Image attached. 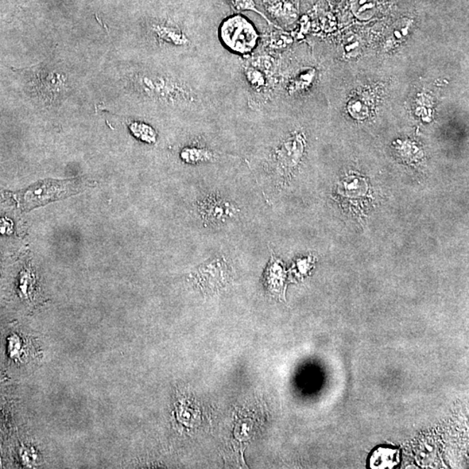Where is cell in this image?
Segmentation results:
<instances>
[{"mask_svg":"<svg viewBox=\"0 0 469 469\" xmlns=\"http://www.w3.org/2000/svg\"><path fill=\"white\" fill-rule=\"evenodd\" d=\"M263 5L271 15L277 18L296 17L297 9L289 0H263Z\"/></svg>","mask_w":469,"mask_h":469,"instance_id":"cell-10","label":"cell"},{"mask_svg":"<svg viewBox=\"0 0 469 469\" xmlns=\"http://www.w3.org/2000/svg\"><path fill=\"white\" fill-rule=\"evenodd\" d=\"M79 180H44L31 185L19 194V202L26 211L65 199L87 188Z\"/></svg>","mask_w":469,"mask_h":469,"instance_id":"cell-2","label":"cell"},{"mask_svg":"<svg viewBox=\"0 0 469 469\" xmlns=\"http://www.w3.org/2000/svg\"><path fill=\"white\" fill-rule=\"evenodd\" d=\"M180 158L186 164L196 165L214 160L216 154L205 147L192 145L184 147L181 151Z\"/></svg>","mask_w":469,"mask_h":469,"instance_id":"cell-8","label":"cell"},{"mask_svg":"<svg viewBox=\"0 0 469 469\" xmlns=\"http://www.w3.org/2000/svg\"><path fill=\"white\" fill-rule=\"evenodd\" d=\"M219 36L228 50L238 54H249L257 48L259 35L253 23L242 14H234L224 19Z\"/></svg>","mask_w":469,"mask_h":469,"instance_id":"cell-3","label":"cell"},{"mask_svg":"<svg viewBox=\"0 0 469 469\" xmlns=\"http://www.w3.org/2000/svg\"><path fill=\"white\" fill-rule=\"evenodd\" d=\"M302 143L304 142L299 136H296L282 143L276 153L277 165L282 170L292 169L299 162L302 150H304V143Z\"/></svg>","mask_w":469,"mask_h":469,"instance_id":"cell-7","label":"cell"},{"mask_svg":"<svg viewBox=\"0 0 469 469\" xmlns=\"http://www.w3.org/2000/svg\"><path fill=\"white\" fill-rule=\"evenodd\" d=\"M153 32L162 43L175 48H188L192 44L186 30L172 21L155 23Z\"/></svg>","mask_w":469,"mask_h":469,"instance_id":"cell-6","label":"cell"},{"mask_svg":"<svg viewBox=\"0 0 469 469\" xmlns=\"http://www.w3.org/2000/svg\"><path fill=\"white\" fill-rule=\"evenodd\" d=\"M398 460L399 456L397 451L381 448L372 456L370 465L373 468H391L398 463Z\"/></svg>","mask_w":469,"mask_h":469,"instance_id":"cell-11","label":"cell"},{"mask_svg":"<svg viewBox=\"0 0 469 469\" xmlns=\"http://www.w3.org/2000/svg\"><path fill=\"white\" fill-rule=\"evenodd\" d=\"M266 285L270 292L277 293L281 292L282 282L285 279V270L279 260L271 255L270 263L266 271Z\"/></svg>","mask_w":469,"mask_h":469,"instance_id":"cell-9","label":"cell"},{"mask_svg":"<svg viewBox=\"0 0 469 469\" xmlns=\"http://www.w3.org/2000/svg\"><path fill=\"white\" fill-rule=\"evenodd\" d=\"M377 10L375 0H354L352 3V11L356 17L360 19H368L373 16Z\"/></svg>","mask_w":469,"mask_h":469,"instance_id":"cell-12","label":"cell"},{"mask_svg":"<svg viewBox=\"0 0 469 469\" xmlns=\"http://www.w3.org/2000/svg\"><path fill=\"white\" fill-rule=\"evenodd\" d=\"M232 278L231 267L224 257L209 259L189 274V280L206 294L218 293L226 288Z\"/></svg>","mask_w":469,"mask_h":469,"instance_id":"cell-4","label":"cell"},{"mask_svg":"<svg viewBox=\"0 0 469 469\" xmlns=\"http://www.w3.org/2000/svg\"><path fill=\"white\" fill-rule=\"evenodd\" d=\"M136 83L143 94L172 106H189L195 104L197 96L187 83L175 77L143 73L136 77Z\"/></svg>","mask_w":469,"mask_h":469,"instance_id":"cell-1","label":"cell"},{"mask_svg":"<svg viewBox=\"0 0 469 469\" xmlns=\"http://www.w3.org/2000/svg\"><path fill=\"white\" fill-rule=\"evenodd\" d=\"M199 212L201 218L207 224H219L234 219L239 210L230 201L216 196H209L199 202Z\"/></svg>","mask_w":469,"mask_h":469,"instance_id":"cell-5","label":"cell"},{"mask_svg":"<svg viewBox=\"0 0 469 469\" xmlns=\"http://www.w3.org/2000/svg\"><path fill=\"white\" fill-rule=\"evenodd\" d=\"M350 111L358 118H363L367 114L366 107L363 106V103L359 102V100H355V102L351 104Z\"/></svg>","mask_w":469,"mask_h":469,"instance_id":"cell-16","label":"cell"},{"mask_svg":"<svg viewBox=\"0 0 469 469\" xmlns=\"http://www.w3.org/2000/svg\"><path fill=\"white\" fill-rule=\"evenodd\" d=\"M244 76L250 87L253 88L255 91H261L265 87L266 79L265 76L263 72L260 71L258 67H248L244 69Z\"/></svg>","mask_w":469,"mask_h":469,"instance_id":"cell-13","label":"cell"},{"mask_svg":"<svg viewBox=\"0 0 469 469\" xmlns=\"http://www.w3.org/2000/svg\"><path fill=\"white\" fill-rule=\"evenodd\" d=\"M134 128L136 129V135L143 139V140L148 142H153L155 140V137H156V136H155L153 130L149 126L145 125H138V123H136Z\"/></svg>","mask_w":469,"mask_h":469,"instance_id":"cell-15","label":"cell"},{"mask_svg":"<svg viewBox=\"0 0 469 469\" xmlns=\"http://www.w3.org/2000/svg\"><path fill=\"white\" fill-rule=\"evenodd\" d=\"M228 1L231 4L233 9L236 11H238V13L240 11H252V13L258 14L260 17H262L270 24V19L258 9V4L255 0H228Z\"/></svg>","mask_w":469,"mask_h":469,"instance_id":"cell-14","label":"cell"}]
</instances>
